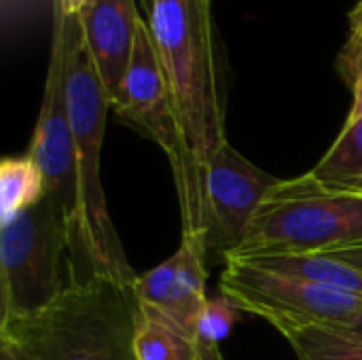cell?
I'll list each match as a JSON object with an SVG mask.
<instances>
[{
	"label": "cell",
	"mask_w": 362,
	"mask_h": 360,
	"mask_svg": "<svg viewBox=\"0 0 362 360\" xmlns=\"http://www.w3.org/2000/svg\"><path fill=\"white\" fill-rule=\"evenodd\" d=\"M148 28L187 151L206 187L210 161L227 142L225 89L210 0H153Z\"/></svg>",
	"instance_id": "obj_1"
},
{
	"label": "cell",
	"mask_w": 362,
	"mask_h": 360,
	"mask_svg": "<svg viewBox=\"0 0 362 360\" xmlns=\"http://www.w3.org/2000/svg\"><path fill=\"white\" fill-rule=\"evenodd\" d=\"M134 280L70 276L42 312L0 327L25 360H136Z\"/></svg>",
	"instance_id": "obj_2"
},
{
	"label": "cell",
	"mask_w": 362,
	"mask_h": 360,
	"mask_svg": "<svg viewBox=\"0 0 362 360\" xmlns=\"http://www.w3.org/2000/svg\"><path fill=\"white\" fill-rule=\"evenodd\" d=\"M66 104L76 144L78 191H81V242L85 274L136 280L123 244L108 212L102 187V142L110 98L87 47L78 15L66 17Z\"/></svg>",
	"instance_id": "obj_3"
},
{
	"label": "cell",
	"mask_w": 362,
	"mask_h": 360,
	"mask_svg": "<svg viewBox=\"0 0 362 360\" xmlns=\"http://www.w3.org/2000/svg\"><path fill=\"white\" fill-rule=\"evenodd\" d=\"M361 244L362 195L331 191L305 172L280 180L265 195L242 244L227 261L329 255Z\"/></svg>",
	"instance_id": "obj_4"
},
{
	"label": "cell",
	"mask_w": 362,
	"mask_h": 360,
	"mask_svg": "<svg viewBox=\"0 0 362 360\" xmlns=\"http://www.w3.org/2000/svg\"><path fill=\"white\" fill-rule=\"evenodd\" d=\"M112 108L125 125L153 140L165 153L176 182L182 236L204 238L206 187L187 151L172 91L155 51L151 28L144 19L138 23L134 55Z\"/></svg>",
	"instance_id": "obj_5"
},
{
	"label": "cell",
	"mask_w": 362,
	"mask_h": 360,
	"mask_svg": "<svg viewBox=\"0 0 362 360\" xmlns=\"http://www.w3.org/2000/svg\"><path fill=\"white\" fill-rule=\"evenodd\" d=\"M70 236L55 199L0 223V327L42 312L64 291L62 257Z\"/></svg>",
	"instance_id": "obj_6"
},
{
	"label": "cell",
	"mask_w": 362,
	"mask_h": 360,
	"mask_svg": "<svg viewBox=\"0 0 362 360\" xmlns=\"http://www.w3.org/2000/svg\"><path fill=\"white\" fill-rule=\"evenodd\" d=\"M53 40L51 55L47 66L42 104L32 136L30 153L36 159L47 195L59 206L68 236H70V263L68 274L81 267L78 276L85 274L83 242H81V191H78V166H76V144L68 117L66 104V55H68V34H66V15L53 4Z\"/></svg>",
	"instance_id": "obj_7"
},
{
	"label": "cell",
	"mask_w": 362,
	"mask_h": 360,
	"mask_svg": "<svg viewBox=\"0 0 362 360\" xmlns=\"http://www.w3.org/2000/svg\"><path fill=\"white\" fill-rule=\"evenodd\" d=\"M218 291L244 312L280 323H337L348 325L362 312V297L255 267L246 261H227Z\"/></svg>",
	"instance_id": "obj_8"
},
{
	"label": "cell",
	"mask_w": 362,
	"mask_h": 360,
	"mask_svg": "<svg viewBox=\"0 0 362 360\" xmlns=\"http://www.w3.org/2000/svg\"><path fill=\"white\" fill-rule=\"evenodd\" d=\"M280 180L248 161L229 140L216 151L206 180L204 246L208 263L227 261L235 252L255 212Z\"/></svg>",
	"instance_id": "obj_9"
},
{
	"label": "cell",
	"mask_w": 362,
	"mask_h": 360,
	"mask_svg": "<svg viewBox=\"0 0 362 360\" xmlns=\"http://www.w3.org/2000/svg\"><path fill=\"white\" fill-rule=\"evenodd\" d=\"M206 265L208 255L204 238L182 236L178 250L170 259L146 274L136 276V297L172 316L191 337H195L199 316L208 303Z\"/></svg>",
	"instance_id": "obj_10"
},
{
	"label": "cell",
	"mask_w": 362,
	"mask_h": 360,
	"mask_svg": "<svg viewBox=\"0 0 362 360\" xmlns=\"http://www.w3.org/2000/svg\"><path fill=\"white\" fill-rule=\"evenodd\" d=\"M136 0H95L81 15V28L98 66L110 106L127 74L140 23Z\"/></svg>",
	"instance_id": "obj_11"
},
{
	"label": "cell",
	"mask_w": 362,
	"mask_h": 360,
	"mask_svg": "<svg viewBox=\"0 0 362 360\" xmlns=\"http://www.w3.org/2000/svg\"><path fill=\"white\" fill-rule=\"evenodd\" d=\"M297 360H362V333L337 323H280Z\"/></svg>",
	"instance_id": "obj_12"
},
{
	"label": "cell",
	"mask_w": 362,
	"mask_h": 360,
	"mask_svg": "<svg viewBox=\"0 0 362 360\" xmlns=\"http://www.w3.org/2000/svg\"><path fill=\"white\" fill-rule=\"evenodd\" d=\"M136 360H197L193 337L165 312L138 301Z\"/></svg>",
	"instance_id": "obj_13"
},
{
	"label": "cell",
	"mask_w": 362,
	"mask_h": 360,
	"mask_svg": "<svg viewBox=\"0 0 362 360\" xmlns=\"http://www.w3.org/2000/svg\"><path fill=\"white\" fill-rule=\"evenodd\" d=\"M246 263L284 274V276H297L316 284H325L337 291H346L352 295L362 297V272L341 263L329 255H282V257H257L246 259Z\"/></svg>",
	"instance_id": "obj_14"
},
{
	"label": "cell",
	"mask_w": 362,
	"mask_h": 360,
	"mask_svg": "<svg viewBox=\"0 0 362 360\" xmlns=\"http://www.w3.org/2000/svg\"><path fill=\"white\" fill-rule=\"evenodd\" d=\"M310 174L331 191L362 195V117L346 121L327 155Z\"/></svg>",
	"instance_id": "obj_15"
},
{
	"label": "cell",
	"mask_w": 362,
	"mask_h": 360,
	"mask_svg": "<svg viewBox=\"0 0 362 360\" xmlns=\"http://www.w3.org/2000/svg\"><path fill=\"white\" fill-rule=\"evenodd\" d=\"M47 197L45 176L28 151L0 163V223L40 204Z\"/></svg>",
	"instance_id": "obj_16"
},
{
	"label": "cell",
	"mask_w": 362,
	"mask_h": 360,
	"mask_svg": "<svg viewBox=\"0 0 362 360\" xmlns=\"http://www.w3.org/2000/svg\"><path fill=\"white\" fill-rule=\"evenodd\" d=\"M244 310L227 295L208 299L193 337L197 360H223L221 344L231 333L233 325L242 318Z\"/></svg>",
	"instance_id": "obj_17"
},
{
	"label": "cell",
	"mask_w": 362,
	"mask_h": 360,
	"mask_svg": "<svg viewBox=\"0 0 362 360\" xmlns=\"http://www.w3.org/2000/svg\"><path fill=\"white\" fill-rule=\"evenodd\" d=\"M337 72L352 89L362 72V0L350 11V32L337 55Z\"/></svg>",
	"instance_id": "obj_18"
},
{
	"label": "cell",
	"mask_w": 362,
	"mask_h": 360,
	"mask_svg": "<svg viewBox=\"0 0 362 360\" xmlns=\"http://www.w3.org/2000/svg\"><path fill=\"white\" fill-rule=\"evenodd\" d=\"M36 4H38V0H0L2 25L8 30L11 25L19 23Z\"/></svg>",
	"instance_id": "obj_19"
},
{
	"label": "cell",
	"mask_w": 362,
	"mask_h": 360,
	"mask_svg": "<svg viewBox=\"0 0 362 360\" xmlns=\"http://www.w3.org/2000/svg\"><path fill=\"white\" fill-rule=\"evenodd\" d=\"M329 257L341 261V263H348L356 269L362 272V244L361 246H352V248H344V250H335V252H329Z\"/></svg>",
	"instance_id": "obj_20"
},
{
	"label": "cell",
	"mask_w": 362,
	"mask_h": 360,
	"mask_svg": "<svg viewBox=\"0 0 362 360\" xmlns=\"http://www.w3.org/2000/svg\"><path fill=\"white\" fill-rule=\"evenodd\" d=\"M95 0H53V4L66 15V17H76L81 15L87 6H91Z\"/></svg>",
	"instance_id": "obj_21"
},
{
	"label": "cell",
	"mask_w": 362,
	"mask_h": 360,
	"mask_svg": "<svg viewBox=\"0 0 362 360\" xmlns=\"http://www.w3.org/2000/svg\"><path fill=\"white\" fill-rule=\"evenodd\" d=\"M358 117H362V72L361 76L356 79L354 87H352V106H350L348 121H354Z\"/></svg>",
	"instance_id": "obj_22"
},
{
	"label": "cell",
	"mask_w": 362,
	"mask_h": 360,
	"mask_svg": "<svg viewBox=\"0 0 362 360\" xmlns=\"http://www.w3.org/2000/svg\"><path fill=\"white\" fill-rule=\"evenodd\" d=\"M0 360H25L23 354L11 344V342H4L0 339Z\"/></svg>",
	"instance_id": "obj_23"
},
{
	"label": "cell",
	"mask_w": 362,
	"mask_h": 360,
	"mask_svg": "<svg viewBox=\"0 0 362 360\" xmlns=\"http://www.w3.org/2000/svg\"><path fill=\"white\" fill-rule=\"evenodd\" d=\"M344 327H348V329H352V331H358V333H362V312L356 316V318H352L348 325H344Z\"/></svg>",
	"instance_id": "obj_24"
},
{
	"label": "cell",
	"mask_w": 362,
	"mask_h": 360,
	"mask_svg": "<svg viewBox=\"0 0 362 360\" xmlns=\"http://www.w3.org/2000/svg\"><path fill=\"white\" fill-rule=\"evenodd\" d=\"M151 2L153 0H138V4L142 6V11H148V13H151Z\"/></svg>",
	"instance_id": "obj_25"
}]
</instances>
